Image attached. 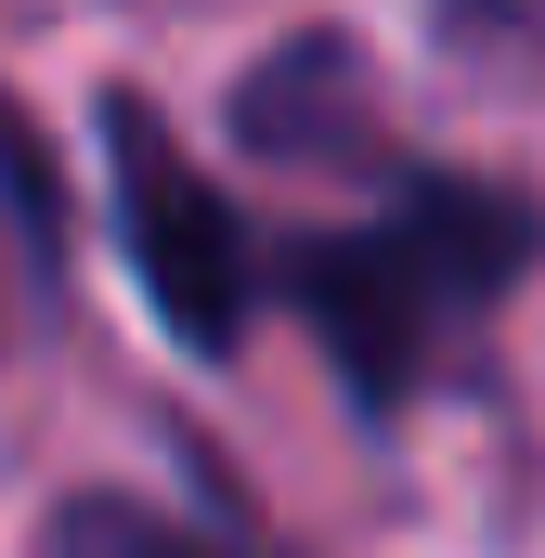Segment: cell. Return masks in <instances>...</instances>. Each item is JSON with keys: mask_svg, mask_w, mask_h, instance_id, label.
Returning <instances> with one entry per match:
<instances>
[{"mask_svg": "<svg viewBox=\"0 0 545 558\" xmlns=\"http://www.w3.org/2000/svg\"><path fill=\"white\" fill-rule=\"evenodd\" d=\"M545 260V208L520 182H455V169H403L364 221L286 234L261 247V286L325 338L338 390L364 416H403L415 390L455 364V338H481L520 274Z\"/></svg>", "mask_w": 545, "mask_h": 558, "instance_id": "cell-1", "label": "cell"}, {"mask_svg": "<svg viewBox=\"0 0 545 558\" xmlns=\"http://www.w3.org/2000/svg\"><path fill=\"white\" fill-rule=\"evenodd\" d=\"M105 169H118V247H131L156 325L195 364H221L247 338V312H261V234L234 221V195L156 131V105H131V92L105 105Z\"/></svg>", "mask_w": 545, "mask_h": 558, "instance_id": "cell-2", "label": "cell"}, {"mask_svg": "<svg viewBox=\"0 0 545 558\" xmlns=\"http://www.w3.org/2000/svg\"><path fill=\"white\" fill-rule=\"evenodd\" d=\"M39 558H247V546H221V533H195L143 494H65L39 520Z\"/></svg>", "mask_w": 545, "mask_h": 558, "instance_id": "cell-3", "label": "cell"}, {"mask_svg": "<svg viewBox=\"0 0 545 558\" xmlns=\"http://www.w3.org/2000/svg\"><path fill=\"white\" fill-rule=\"evenodd\" d=\"M0 208L26 221L39 260L65 247V182H52V156H39V131H26V105H0Z\"/></svg>", "mask_w": 545, "mask_h": 558, "instance_id": "cell-4", "label": "cell"}]
</instances>
